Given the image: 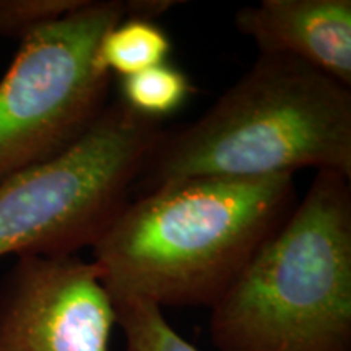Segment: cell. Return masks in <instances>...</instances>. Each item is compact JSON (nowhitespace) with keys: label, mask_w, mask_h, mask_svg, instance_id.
<instances>
[{"label":"cell","mask_w":351,"mask_h":351,"mask_svg":"<svg viewBox=\"0 0 351 351\" xmlns=\"http://www.w3.org/2000/svg\"><path fill=\"white\" fill-rule=\"evenodd\" d=\"M304 168L351 178V86L295 57L258 54L199 119L165 132L134 191Z\"/></svg>","instance_id":"7a4b0ae2"},{"label":"cell","mask_w":351,"mask_h":351,"mask_svg":"<svg viewBox=\"0 0 351 351\" xmlns=\"http://www.w3.org/2000/svg\"><path fill=\"white\" fill-rule=\"evenodd\" d=\"M85 0H0V36L20 39L77 10Z\"/></svg>","instance_id":"8fae6325"},{"label":"cell","mask_w":351,"mask_h":351,"mask_svg":"<svg viewBox=\"0 0 351 351\" xmlns=\"http://www.w3.org/2000/svg\"><path fill=\"white\" fill-rule=\"evenodd\" d=\"M234 25L261 54L295 57L351 86L350 0H262L239 8Z\"/></svg>","instance_id":"52a82bcc"},{"label":"cell","mask_w":351,"mask_h":351,"mask_svg":"<svg viewBox=\"0 0 351 351\" xmlns=\"http://www.w3.org/2000/svg\"><path fill=\"white\" fill-rule=\"evenodd\" d=\"M295 205L293 174L166 184L114 213L91 262L114 302L210 309Z\"/></svg>","instance_id":"6da1fadb"},{"label":"cell","mask_w":351,"mask_h":351,"mask_svg":"<svg viewBox=\"0 0 351 351\" xmlns=\"http://www.w3.org/2000/svg\"><path fill=\"white\" fill-rule=\"evenodd\" d=\"M165 132L117 98L72 148L0 182V257L91 247Z\"/></svg>","instance_id":"277c9868"},{"label":"cell","mask_w":351,"mask_h":351,"mask_svg":"<svg viewBox=\"0 0 351 351\" xmlns=\"http://www.w3.org/2000/svg\"><path fill=\"white\" fill-rule=\"evenodd\" d=\"M117 313L77 254H26L0 282V351H109Z\"/></svg>","instance_id":"8992f818"},{"label":"cell","mask_w":351,"mask_h":351,"mask_svg":"<svg viewBox=\"0 0 351 351\" xmlns=\"http://www.w3.org/2000/svg\"><path fill=\"white\" fill-rule=\"evenodd\" d=\"M181 3L182 2H178V0H129V2H124V8L125 16L155 21Z\"/></svg>","instance_id":"7c38bea8"},{"label":"cell","mask_w":351,"mask_h":351,"mask_svg":"<svg viewBox=\"0 0 351 351\" xmlns=\"http://www.w3.org/2000/svg\"><path fill=\"white\" fill-rule=\"evenodd\" d=\"M218 351H351V178L319 171L210 307Z\"/></svg>","instance_id":"3957f363"},{"label":"cell","mask_w":351,"mask_h":351,"mask_svg":"<svg viewBox=\"0 0 351 351\" xmlns=\"http://www.w3.org/2000/svg\"><path fill=\"white\" fill-rule=\"evenodd\" d=\"M125 16L122 0H85L26 36L0 80V182L62 155L109 104L99 47Z\"/></svg>","instance_id":"5b68a950"},{"label":"cell","mask_w":351,"mask_h":351,"mask_svg":"<svg viewBox=\"0 0 351 351\" xmlns=\"http://www.w3.org/2000/svg\"><path fill=\"white\" fill-rule=\"evenodd\" d=\"M125 351H199L166 319L160 306L143 300L114 302Z\"/></svg>","instance_id":"30bf717a"},{"label":"cell","mask_w":351,"mask_h":351,"mask_svg":"<svg viewBox=\"0 0 351 351\" xmlns=\"http://www.w3.org/2000/svg\"><path fill=\"white\" fill-rule=\"evenodd\" d=\"M121 101L132 112L163 122L194 95V83L182 69L169 62L119 78Z\"/></svg>","instance_id":"9c48e42d"},{"label":"cell","mask_w":351,"mask_h":351,"mask_svg":"<svg viewBox=\"0 0 351 351\" xmlns=\"http://www.w3.org/2000/svg\"><path fill=\"white\" fill-rule=\"evenodd\" d=\"M173 44L156 21L124 16L103 38L101 65L119 78L168 62Z\"/></svg>","instance_id":"ba28073f"}]
</instances>
